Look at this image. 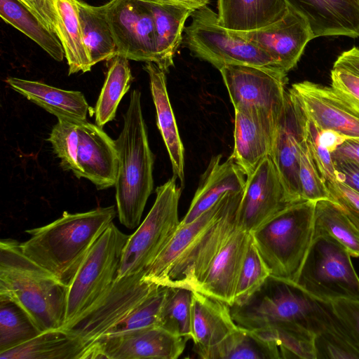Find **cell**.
I'll list each match as a JSON object with an SVG mask.
<instances>
[{"label":"cell","instance_id":"cell-1","mask_svg":"<svg viewBox=\"0 0 359 359\" xmlns=\"http://www.w3.org/2000/svg\"><path fill=\"white\" fill-rule=\"evenodd\" d=\"M236 323L281 346L314 344L332 315L330 302L319 300L297 283L270 276L245 302L233 304Z\"/></svg>","mask_w":359,"mask_h":359},{"label":"cell","instance_id":"cell-2","mask_svg":"<svg viewBox=\"0 0 359 359\" xmlns=\"http://www.w3.org/2000/svg\"><path fill=\"white\" fill-rule=\"evenodd\" d=\"M116 213L114 205L85 212L65 211L48 224L26 230L30 238L20 243L21 250L69 287L89 250Z\"/></svg>","mask_w":359,"mask_h":359},{"label":"cell","instance_id":"cell-3","mask_svg":"<svg viewBox=\"0 0 359 359\" xmlns=\"http://www.w3.org/2000/svg\"><path fill=\"white\" fill-rule=\"evenodd\" d=\"M68 287L27 257L20 243L0 241V295L8 297L29 316L41 332L65 323Z\"/></svg>","mask_w":359,"mask_h":359},{"label":"cell","instance_id":"cell-4","mask_svg":"<svg viewBox=\"0 0 359 359\" xmlns=\"http://www.w3.org/2000/svg\"><path fill=\"white\" fill-rule=\"evenodd\" d=\"M115 143L118 155L114 185L117 214L123 225L134 229L140 224L154 187V156L149 144L138 90L130 93L123 128Z\"/></svg>","mask_w":359,"mask_h":359},{"label":"cell","instance_id":"cell-5","mask_svg":"<svg viewBox=\"0 0 359 359\" xmlns=\"http://www.w3.org/2000/svg\"><path fill=\"white\" fill-rule=\"evenodd\" d=\"M315 206L292 203L250 233L271 276L296 282L314 237Z\"/></svg>","mask_w":359,"mask_h":359},{"label":"cell","instance_id":"cell-6","mask_svg":"<svg viewBox=\"0 0 359 359\" xmlns=\"http://www.w3.org/2000/svg\"><path fill=\"white\" fill-rule=\"evenodd\" d=\"M173 176L156 189V199L144 221L124 246L116 278L144 272L176 232L182 187Z\"/></svg>","mask_w":359,"mask_h":359},{"label":"cell","instance_id":"cell-7","mask_svg":"<svg viewBox=\"0 0 359 359\" xmlns=\"http://www.w3.org/2000/svg\"><path fill=\"white\" fill-rule=\"evenodd\" d=\"M191 17V23L184 30L182 46L194 57L210 63L218 70L229 65L280 70L268 53L222 27L217 13L208 6L196 9Z\"/></svg>","mask_w":359,"mask_h":359},{"label":"cell","instance_id":"cell-8","mask_svg":"<svg viewBox=\"0 0 359 359\" xmlns=\"http://www.w3.org/2000/svg\"><path fill=\"white\" fill-rule=\"evenodd\" d=\"M128 238L112 222L95 241L68 287L62 327L90 309L111 287Z\"/></svg>","mask_w":359,"mask_h":359},{"label":"cell","instance_id":"cell-9","mask_svg":"<svg viewBox=\"0 0 359 359\" xmlns=\"http://www.w3.org/2000/svg\"><path fill=\"white\" fill-rule=\"evenodd\" d=\"M351 257L346 248L333 238L314 236L295 283L323 302L359 300V276Z\"/></svg>","mask_w":359,"mask_h":359},{"label":"cell","instance_id":"cell-10","mask_svg":"<svg viewBox=\"0 0 359 359\" xmlns=\"http://www.w3.org/2000/svg\"><path fill=\"white\" fill-rule=\"evenodd\" d=\"M144 272L115 278L111 287L90 309L61 327L90 344L124 319L161 285L143 278Z\"/></svg>","mask_w":359,"mask_h":359},{"label":"cell","instance_id":"cell-11","mask_svg":"<svg viewBox=\"0 0 359 359\" xmlns=\"http://www.w3.org/2000/svg\"><path fill=\"white\" fill-rule=\"evenodd\" d=\"M219 71L234 109L254 108L278 121L287 95V73L243 65H226Z\"/></svg>","mask_w":359,"mask_h":359},{"label":"cell","instance_id":"cell-12","mask_svg":"<svg viewBox=\"0 0 359 359\" xmlns=\"http://www.w3.org/2000/svg\"><path fill=\"white\" fill-rule=\"evenodd\" d=\"M102 6L116 43V55L156 64L155 25L147 3L110 0Z\"/></svg>","mask_w":359,"mask_h":359},{"label":"cell","instance_id":"cell-13","mask_svg":"<svg viewBox=\"0 0 359 359\" xmlns=\"http://www.w3.org/2000/svg\"><path fill=\"white\" fill-rule=\"evenodd\" d=\"M243 192L174 264L163 285L196 290L213 259L239 227L238 212Z\"/></svg>","mask_w":359,"mask_h":359},{"label":"cell","instance_id":"cell-14","mask_svg":"<svg viewBox=\"0 0 359 359\" xmlns=\"http://www.w3.org/2000/svg\"><path fill=\"white\" fill-rule=\"evenodd\" d=\"M187 341L161 326H151L101 336L90 344L86 359H176Z\"/></svg>","mask_w":359,"mask_h":359},{"label":"cell","instance_id":"cell-15","mask_svg":"<svg viewBox=\"0 0 359 359\" xmlns=\"http://www.w3.org/2000/svg\"><path fill=\"white\" fill-rule=\"evenodd\" d=\"M229 31L268 53L285 73L296 67L307 43L313 39L306 20L289 6L281 18L267 26L246 32Z\"/></svg>","mask_w":359,"mask_h":359},{"label":"cell","instance_id":"cell-16","mask_svg":"<svg viewBox=\"0 0 359 359\" xmlns=\"http://www.w3.org/2000/svg\"><path fill=\"white\" fill-rule=\"evenodd\" d=\"M292 203L269 156L246 177L238 207L239 227L251 233Z\"/></svg>","mask_w":359,"mask_h":359},{"label":"cell","instance_id":"cell-17","mask_svg":"<svg viewBox=\"0 0 359 359\" xmlns=\"http://www.w3.org/2000/svg\"><path fill=\"white\" fill-rule=\"evenodd\" d=\"M288 90L316 128L333 130L346 139L359 137V114L331 86L304 81Z\"/></svg>","mask_w":359,"mask_h":359},{"label":"cell","instance_id":"cell-18","mask_svg":"<svg viewBox=\"0 0 359 359\" xmlns=\"http://www.w3.org/2000/svg\"><path fill=\"white\" fill-rule=\"evenodd\" d=\"M305 116L289 92L276 124L270 157L273 161L292 203L302 201L299 179L300 143L304 137Z\"/></svg>","mask_w":359,"mask_h":359},{"label":"cell","instance_id":"cell-19","mask_svg":"<svg viewBox=\"0 0 359 359\" xmlns=\"http://www.w3.org/2000/svg\"><path fill=\"white\" fill-rule=\"evenodd\" d=\"M234 110V147L230 157L247 177L270 155L278 121L254 108Z\"/></svg>","mask_w":359,"mask_h":359},{"label":"cell","instance_id":"cell-20","mask_svg":"<svg viewBox=\"0 0 359 359\" xmlns=\"http://www.w3.org/2000/svg\"><path fill=\"white\" fill-rule=\"evenodd\" d=\"M77 164L82 177L94 184L97 189L114 186L118 168V155L113 140L97 124L78 122Z\"/></svg>","mask_w":359,"mask_h":359},{"label":"cell","instance_id":"cell-21","mask_svg":"<svg viewBox=\"0 0 359 359\" xmlns=\"http://www.w3.org/2000/svg\"><path fill=\"white\" fill-rule=\"evenodd\" d=\"M250 238V232L238 227L213 259L196 291L231 306Z\"/></svg>","mask_w":359,"mask_h":359},{"label":"cell","instance_id":"cell-22","mask_svg":"<svg viewBox=\"0 0 359 359\" xmlns=\"http://www.w3.org/2000/svg\"><path fill=\"white\" fill-rule=\"evenodd\" d=\"M309 23L313 39L359 37V0H285Z\"/></svg>","mask_w":359,"mask_h":359},{"label":"cell","instance_id":"cell-23","mask_svg":"<svg viewBox=\"0 0 359 359\" xmlns=\"http://www.w3.org/2000/svg\"><path fill=\"white\" fill-rule=\"evenodd\" d=\"M222 158L221 154L212 158L180 224L192 222L225 195L243 191L246 175L243 170L231 157Z\"/></svg>","mask_w":359,"mask_h":359},{"label":"cell","instance_id":"cell-24","mask_svg":"<svg viewBox=\"0 0 359 359\" xmlns=\"http://www.w3.org/2000/svg\"><path fill=\"white\" fill-rule=\"evenodd\" d=\"M242 192L229 193L225 195L192 222L187 224H180L169 243L155 261L144 271L143 278L149 281L163 285L174 264Z\"/></svg>","mask_w":359,"mask_h":359},{"label":"cell","instance_id":"cell-25","mask_svg":"<svg viewBox=\"0 0 359 359\" xmlns=\"http://www.w3.org/2000/svg\"><path fill=\"white\" fill-rule=\"evenodd\" d=\"M143 69L149 77L150 89L156 112V123L168 152L174 176L184 182V149L169 100L165 72L154 62H145Z\"/></svg>","mask_w":359,"mask_h":359},{"label":"cell","instance_id":"cell-26","mask_svg":"<svg viewBox=\"0 0 359 359\" xmlns=\"http://www.w3.org/2000/svg\"><path fill=\"white\" fill-rule=\"evenodd\" d=\"M238 327L228 304L192 290L191 339L194 347L213 346Z\"/></svg>","mask_w":359,"mask_h":359},{"label":"cell","instance_id":"cell-27","mask_svg":"<svg viewBox=\"0 0 359 359\" xmlns=\"http://www.w3.org/2000/svg\"><path fill=\"white\" fill-rule=\"evenodd\" d=\"M6 82L13 90L57 118L86 120L90 107L80 91L66 90L39 81L11 76Z\"/></svg>","mask_w":359,"mask_h":359},{"label":"cell","instance_id":"cell-28","mask_svg":"<svg viewBox=\"0 0 359 359\" xmlns=\"http://www.w3.org/2000/svg\"><path fill=\"white\" fill-rule=\"evenodd\" d=\"M90 344L63 328L43 332L13 348L1 359H85Z\"/></svg>","mask_w":359,"mask_h":359},{"label":"cell","instance_id":"cell-29","mask_svg":"<svg viewBox=\"0 0 359 359\" xmlns=\"http://www.w3.org/2000/svg\"><path fill=\"white\" fill-rule=\"evenodd\" d=\"M219 24L228 30L257 29L281 18L287 11L285 0H217Z\"/></svg>","mask_w":359,"mask_h":359},{"label":"cell","instance_id":"cell-30","mask_svg":"<svg viewBox=\"0 0 359 359\" xmlns=\"http://www.w3.org/2000/svg\"><path fill=\"white\" fill-rule=\"evenodd\" d=\"M203 359H280L276 342L239 326L217 344L208 348L194 347Z\"/></svg>","mask_w":359,"mask_h":359},{"label":"cell","instance_id":"cell-31","mask_svg":"<svg viewBox=\"0 0 359 359\" xmlns=\"http://www.w3.org/2000/svg\"><path fill=\"white\" fill-rule=\"evenodd\" d=\"M147 4L155 25L156 65L166 73L174 65V57L182 43L185 22L194 11L176 6Z\"/></svg>","mask_w":359,"mask_h":359},{"label":"cell","instance_id":"cell-32","mask_svg":"<svg viewBox=\"0 0 359 359\" xmlns=\"http://www.w3.org/2000/svg\"><path fill=\"white\" fill-rule=\"evenodd\" d=\"M57 14V35L69 66V74L91 70V62L83 42L77 0H53Z\"/></svg>","mask_w":359,"mask_h":359},{"label":"cell","instance_id":"cell-33","mask_svg":"<svg viewBox=\"0 0 359 359\" xmlns=\"http://www.w3.org/2000/svg\"><path fill=\"white\" fill-rule=\"evenodd\" d=\"M0 16L41 47L55 60H63L65 52L57 35L18 0H0Z\"/></svg>","mask_w":359,"mask_h":359},{"label":"cell","instance_id":"cell-34","mask_svg":"<svg viewBox=\"0 0 359 359\" xmlns=\"http://www.w3.org/2000/svg\"><path fill=\"white\" fill-rule=\"evenodd\" d=\"M83 42L92 66L116 55V43L103 6H92L77 0Z\"/></svg>","mask_w":359,"mask_h":359},{"label":"cell","instance_id":"cell-35","mask_svg":"<svg viewBox=\"0 0 359 359\" xmlns=\"http://www.w3.org/2000/svg\"><path fill=\"white\" fill-rule=\"evenodd\" d=\"M327 235L340 243L351 257H359V226L331 200L316 202L314 236Z\"/></svg>","mask_w":359,"mask_h":359},{"label":"cell","instance_id":"cell-36","mask_svg":"<svg viewBox=\"0 0 359 359\" xmlns=\"http://www.w3.org/2000/svg\"><path fill=\"white\" fill-rule=\"evenodd\" d=\"M133 81L129 60L121 55L113 57L95 108L97 126L102 127L114 119L118 104Z\"/></svg>","mask_w":359,"mask_h":359},{"label":"cell","instance_id":"cell-37","mask_svg":"<svg viewBox=\"0 0 359 359\" xmlns=\"http://www.w3.org/2000/svg\"><path fill=\"white\" fill-rule=\"evenodd\" d=\"M40 333L18 304L0 295V353L24 344Z\"/></svg>","mask_w":359,"mask_h":359},{"label":"cell","instance_id":"cell-38","mask_svg":"<svg viewBox=\"0 0 359 359\" xmlns=\"http://www.w3.org/2000/svg\"><path fill=\"white\" fill-rule=\"evenodd\" d=\"M192 290L168 286L159 326L171 333L191 339Z\"/></svg>","mask_w":359,"mask_h":359},{"label":"cell","instance_id":"cell-39","mask_svg":"<svg viewBox=\"0 0 359 359\" xmlns=\"http://www.w3.org/2000/svg\"><path fill=\"white\" fill-rule=\"evenodd\" d=\"M314 346L316 359L359 358L358 346L334 311L329 322L315 335Z\"/></svg>","mask_w":359,"mask_h":359},{"label":"cell","instance_id":"cell-40","mask_svg":"<svg viewBox=\"0 0 359 359\" xmlns=\"http://www.w3.org/2000/svg\"><path fill=\"white\" fill-rule=\"evenodd\" d=\"M67 118H57L47 140L60 161L65 170H71L77 178H81V171L77 164L78 122Z\"/></svg>","mask_w":359,"mask_h":359},{"label":"cell","instance_id":"cell-41","mask_svg":"<svg viewBox=\"0 0 359 359\" xmlns=\"http://www.w3.org/2000/svg\"><path fill=\"white\" fill-rule=\"evenodd\" d=\"M168 290V286L160 285L104 335L159 326L161 310Z\"/></svg>","mask_w":359,"mask_h":359},{"label":"cell","instance_id":"cell-42","mask_svg":"<svg viewBox=\"0 0 359 359\" xmlns=\"http://www.w3.org/2000/svg\"><path fill=\"white\" fill-rule=\"evenodd\" d=\"M271 276L270 271L251 238L238 277L233 304L245 302Z\"/></svg>","mask_w":359,"mask_h":359},{"label":"cell","instance_id":"cell-43","mask_svg":"<svg viewBox=\"0 0 359 359\" xmlns=\"http://www.w3.org/2000/svg\"><path fill=\"white\" fill-rule=\"evenodd\" d=\"M299 179L302 201H332L327 184L316 166L304 137L300 143Z\"/></svg>","mask_w":359,"mask_h":359},{"label":"cell","instance_id":"cell-44","mask_svg":"<svg viewBox=\"0 0 359 359\" xmlns=\"http://www.w3.org/2000/svg\"><path fill=\"white\" fill-rule=\"evenodd\" d=\"M304 137L316 166L325 182L327 183L337 181L336 170L332 152L318 142L316 137V128L307 120L306 116Z\"/></svg>","mask_w":359,"mask_h":359},{"label":"cell","instance_id":"cell-45","mask_svg":"<svg viewBox=\"0 0 359 359\" xmlns=\"http://www.w3.org/2000/svg\"><path fill=\"white\" fill-rule=\"evenodd\" d=\"M331 87L359 114V76L344 69L332 68Z\"/></svg>","mask_w":359,"mask_h":359},{"label":"cell","instance_id":"cell-46","mask_svg":"<svg viewBox=\"0 0 359 359\" xmlns=\"http://www.w3.org/2000/svg\"><path fill=\"white\" fill-rule=\"evenodd\" d=\"M332 308L359 348V300L339 299L330 302Z\"/></svg>","mask_w":359,"mask_h":359},{"label":"cell","instance_id":"cell-47","mask_svg":"<svg viewBox=\"0 0 359 359\" xmlns=\"http://www.w3.org/2000/svg\"><path fill=\"white\" fill-rule=\"evenodd\" d=\"M326 184L332 201L338 203L359 226V193L337 180Z\"/></svg>","mask_w":359,"mask_h":359},{"label":"cell","instance_id":"cell-48","mask_svg":"<svg viewBox=\"0 0 359 359\" xmlns=\"http://www.w3.org/2000/svg\"><path fill=\"white\" fill-rule=\"evenodd\" d=\"M337 180L359 193V163L345 158H333Z\"/></svg>","mask_w":359,"mask_h":359},{"label":"cell","instance_id":"cell-49","mask_svg":"<svg viewBox=\"0 0 359 359\" xmlns=\"http://www.w3.org/2000/svg\"><path fill=\"white\" fill-rule=\"evenodd\" d=\"M33 11L57 34V14L53 0H18Z\"/></svg>","mask_w":359,"mask_h":359},{"label":"cell","instance_id":"cell-50","mask_svg":"<svg viewBox=\"0 0 359 359\" xmlns=\"http://www.w3.org/2000/svg\"><path fill=\"white\" fill-rule=\"evenodd\" d=\"M332 68L344 69L359 76V48L353 46L342 52Z\"/></svg>","mask_w":359,"mask_h":359},{"label":"cell","instance_id":"cell-51","mask_svg":"<svg viewBox=\"0 0 359 359\" xmlns=\"http://www.w3.org/2000/svg\"><path fill=\"white\" fill-rule=\"evenodd\" d=\"M332 158H345L359 163V137L346 139L334 151Z\"/></svg>","mask_w":359,"mask_h":359},{"label":"cell","instance_id":"cell-52","mask_svg":"<svg viewBox=\"0 0 359 359\" xmlns=\"http://www.w3.org/2000/svg\"><path fill=\"white\" fill-rule=\"evenodd\" d=\"M316 130L318 142L332 153L346 140L345 137L333 130H319L316 128Z\"/></svg>","mask_w":359,"mask_h":359},{"label":"cell","instance_id":"cell-53","mask_svg":"<svg viewBox=\"0 0 359 359\" xmlns=\"http://www.w3.org/2000/svg\"><path fill=\"white\" fill-rule=\"evenodd\" d=\"M145 3L158 4V5H170L180 7H184L193 11H196L204 6H207L210 0H139Z\"/></svg>","mask_w":359,"mask_h":359}]
</instances>
